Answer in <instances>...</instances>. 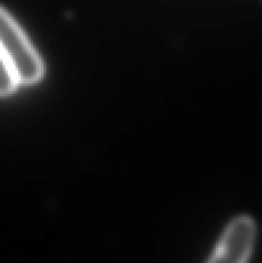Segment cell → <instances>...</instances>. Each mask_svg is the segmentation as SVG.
Here are the masks:
<instances>
[{"instance_id": "2", "label": "cell", "mask_w": 262, "mask_h": 263, "mask_svg": "<svg viewBox=\"0 0 262 263\" xmlns=\"http://www.w3.org/2000/svg\"><path fill=\"white\" fill-rule=\"evenodd\" d=\"M254 239V225L251 218L239 217L230 223L218 244L213 262L241 263L251 254Z\"/></svg>"}, {"instance_id": "1", "label": "cell", "mask_w": 262, "mask_h": 263, "mask_svg": "<svg viewBox=\"0 0 262 263\" xmlns=\"http://www.w3.org/2000/svg\"><path fill=\"white\" fill-rule=\"evenodd\" d=\"M0 53L18 84L31 85L40 81L44 64L23 31L0 7Z\"/></svg>"}, {"instance_id": "3", "label": "cell", "mask_w": 262, "mask_h": 263, "mask_svg": "<svg viewBox=\"0 0 262 263\" xmlns=\"http://www.w3.org/2000/svg\"><path fill=\"white\" fill-rule=\"evenodd\" d=\"M17 85V80L14 79L7 62L4 61L2 53H0V97H7V95L12 94Z\"/></svg>"}]
</instances>
